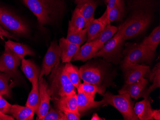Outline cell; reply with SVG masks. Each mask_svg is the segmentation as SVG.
I'll return each mask as SVG.
<instances>
[{"instance_id":"6da1fadb","label":"cell","mask_w":160,"mask_h":120,"mask_svg":"<svg viewBox=\"0 0 160 120\" xmlns=\"http://www.w3.org/2000/svg\"><path fill=\"white\" fill-rule=\"evenodd\" d=\"M22 1L42 26L49 25L59 19L66 9L65 0Z\"/></svg>"},{"instance_id":"7a4b0ae2","label":"cell","mask_w":160,"mask_h":120,"mask_svg":"<svg viewBox=\"0 0 160 120\" xmlns=\"http://www.w3.org/2000/svg\"><path fill=\"white\" fill-rule=\"evenodd\" d=\"M65 64L57 65L52 70L48 78V90L52 101L62 97L76 93L75 87L64 71Z\"/></svg>"},{"instance_id":"3957f363","label":"cell","mask_w":160,"mask_h":120,"mask_svg":"<svg viewBox=\"0 0 160 120\" xmlns=\"http://www.w3.org/2000/svg\"><path fill=\"white\" fill-rule=\"evenodd\" d=\"M152 16L149 12L141 11L128 19L118 27V31L125 41L138 36L151 24Z\"/></svg>"},{"instance_id":"277c9868","label":"cell","mask_w":160,"mask_h":120,"mask_svg":"<svg viewBox=\"0 0 160 120\" xmlns=\"http://www.w3.org/2000/svg\"><path fill=\"white\" fill-rule=\"evenodd\" d=\"M0 25L18 36L27 37L30 34L28 25L14 12L0 5Z\"/></svg>"},{"instance_id":"5b68a950","label":"cell","mask_w":160,"mask_h":120,"mask_svg":"<svg viewBox=\"0 0 160 120\" xmlns=\"http://www.w3.org/2000/svg\"><path fill=\"white\" fill-rule=\"evenodd\" d=\"M123 51L122 63L150 64L154 60L155 52L142 44L127 43Z\"/></svg>"},{"instance_id":"8992f818","label":"cell","mask_w":160,"mask_h":120,"mask_svg":"<svg viewBox=\"0 0 160 120\" xmlns=\"http://www.w3.org/2000/svg\"><path fill=\"white\" fill-rule=\"evenodd\" d=\"M103 96L106 105H110L117 109L124 120H139L134 111V102L128 94L114 95L108 91Z\"/></svg>"},{"instance_id":"52a82bcc","label":"cell","mask_w":160,"mask_h":120,"mask_svg":"<svg viewBox=\"0 0 160 120\" xmlns=\"http://www.w3.org/2000/svg\"><path fill=\"white\" fill-rule=\"evenodd\" d=\"M125 41L118 30L113 37L99 50L96 54V57L103 58L108 62L118 64L123 58V46Z\"/></svg>"},{"instance_id":"ba28073f","label":"cell","mask_w":160,"mask_h":120,"mask_svg":"<svg viewBox=\"0 0 160 120\" xmlns=\"http://www.w3.org/2000/svg\"><path fill=\"white\" fill-rule=\"evenodd\" d=\"M80 78L84 82L107 86L108 72L105 66L88 63L79 69Z\"/></svg>"},{"instance_id":"9c48e42d","label":"cell","mask_w":160,"mask_h":120,"mask_svg":"<svg viewBox=\"0 0 160 120\" xmlns=\"http://www.w3.org/2000/svg\"><path fill=\"white\" fill-rule=\"evenodd\" d=\"M61 59V50L57 42L53 41L50 43L45 55L42 63V69L40 70L38 79L50 74L52 70L60 64Z\"/></svg>"},{"instance_id":"30bf717a","label":"cell","mask_w":160,"mask_h":120,"mask_svg":"<svg viewBox=\"0 0 160 120\" xmlns=\"http://www.w3.org/2000/svg\"><path fill=\"white\" fill-rule=\"evenodd\" d=\"M121 68L126 84H131L148 77L151 72L149 66L139 64L123 63Z\"/></svg>"},{"instance_id":"8fae6325","label":"cell","mask_w":160,"mask_h":120,"mask_svg":"<svg viewBox=\"0 0 160 120\" xmlns=\"http://www.w3.org/2000/svg\"><path fill=\"white\" fill-rule=\"evenodd\" d=\"M19 59L9 48L5 46L4 51L0 56V72L15 77L18 73V68L21 63Z\"/></svg>"},{"instance_id":"7c38bea8","label":"cell","mask_w":160,"mask_h":120,"mask_svg":"<svg viewBox=\"0 0 160 120\" xmlns=\"http://www.w3.org/2000/svg\"><path fill=\"white\" fill-rule=\"evenodd\" d=\"M38 83L40 103L36 114H37V120H40L49 110L51 95L48 90V83L43 77L38 79Z\"/></svg>"},{"instance_id":"4fadbf2b","label":"cell","mask_w":160,"mask_h":120,"mask_svg":"<svg viewBox=\"0 0 160 120\" xmlns=\"http://www.w3.org/2000/svg\"><path fill=\"white\" fill-rule=\"evenodd\" d=\"M109 24L110 23L109 22L108 17L106 11L100 17L92 20L85 27L87 29L86 42H90L97 37Z\"/></svg>"},{"instance_id":"5bb4252c","label":"cell","mask_w":160,"mask_h":120,"mask_svg":"<svg viewBox=\"0 0 160 120\" xmlns=\"http://www.w3.org/2000/svg\"><path fill=\"white\" fill-rule=\"evenodd\" d=\"M148 80L144 78L131 84H126L119 90V94H127L130 97L135 100L141 97H144V93L145 88L148 85Z\"/></svg>"},{"instance_id":"9a60e30c","label":"cell","mask_w":160,"mask_h":120,"mask_svg":"<svg viewBox=\"0 0 160 120\" xmlns=\"http://www.w3.org/2000/svg\"><path fill=\"white\" fill-rule=\"evenodd\" d=\"M54 102L57 108L62 112H73L81 115L78 111L77 94L76 93L64 96Z\"/></svg>"},{"instance_id":"2e32d148","label":"cell","mask_w":160,"mask_h":120,"mask_svg":"<svg viewBox=\"0 0 160 120\" xmlns=\"http://www.w3.org/2000/svg\"><path fill=\"white\" fill-rule=\"evenodd\" d=\"M95 98L92 97L84 93L79 92L77 94V102H78V111L80 114L85 113L91 109L97 108L98 107L105 105V101L102 100L101 101H94Z\"/></svg>"},{"instance_id":"e0dca14e","label":"cell","mask_w":160,"mask_h":120,"mask_svg":"<svg viewBox=\"0 0 160 120\" xmlns=\"http://www.w3.org/2000/svg\"><path fill=\"white\" fill-rule=\"evenodd\" d=\"M99 51L94 42L92 41L86 42V43L80 46V49L75 55L72 61H81L86 62L92 58H96V54Z\"/></svg>"},{"instance_id":"ac0fdd59","label":"cell","mask_w":160,"mask_h":120,"mask_svg":"<svg viewBox=\"0 0 160 120\" xmlns=\"http://www.w3.org/2000/svg\"><path fill=\"white\" fill-rule=\"evenodd\" d=\"M59 46L61 50V59L63 63L70 62L81 46L72 43L64 37L60 39Z\"/></svg>"},{"instance_id":"d6986e66","label":"cell","mask_w":160,"mask_h":120,"mask_svg":"<svg viewBox=\"0 0 160 120\" xmlns=\"http://www.w3.org/2000/svg\"><path fill=\"white\" fill-rule=\"evenodd\" d=\"M134 111L139 120H153V109L151 106V100L148 97L144 98L143 101L137 103L134 106Z\"/></svg>"},{"instance_id":"ffe728a7","label":"cell","mask_w":160,"mask_h":120,"mask_svg":"<svg viewBox=\"0 0 160 120\" xmlns=\"http://www.w3.org/2000/svg\"><path fill=\"white\" fill-rule=\"evenodd\" d=\"M99 4V2L98 0H85L77 4L76 7L85 19L86 25L94 19V12Z\"/></svg>"},{"instance_id":"44dd1931","label":"cell","mask_w":160,"mask_h":120,"mask_svg":"<svg viewBox=\"0 0 160 120\" xmlns=\"http://www.w3.org/2000/svg\"><path fill=\"white\" fill-rule=\"evenodd\" d=\"M21 68L31 83L36 79H38L40 70L33 61L26 59L22 60Z\"/></svg>"},{"instance_id":"7402d4cb","label":"cell","mask_w":160,"mask_h":120,"mask_svg":"<svg viewBox=\"0 0 160 120\" xmlns=\"http://www.w3.org/2000/svg\"><path fill=\"white\" fill-rule=\"evenodd\" d=\"M118 30L117 27L112 26L110 24H108L98 36L92 41L94 42L97 48L100 50L108 41L113 37Z\"/></svg>"},{"instance_id":"603a6c76","label":"cell","mask_w":160,"mask_h":120,"mask_svg":"<svg viewBox=\"0 0 160 120\" xmlns=\"http://www.w3.org/2000/svg\"><path fill=\"white\" fill-rule=\"evenodd\" d=\"M10 114L18 120H33L35 112L31 108L19 105H12Z\"/></svg>"},{"instance_id":"cb8c5ba5","label":"cell","mask_w":160,"mask_h":120,"mask_svg":"<svg viewBox=\"0 0 160 120\" xmlns=\"http://www.w3.org/2000/svg\"><path fill=\"white\" fill-rule=\"evenodd\" d=\"M5 46L9 48L21 60L25 59V56L27 55H35L33 51L26 45L9 40L5 42Z\"/></svg>"},{"instance_id":"d4e9b609","label":"cell","mask_w":160,"mask_h":120,"mask_svg":"<svg viewBox=\"0 0 160 120\" xmlns=\"http://www.w3.org/2000/svg\"><path fill=\"white\" fill-rule=\"evenodd\" d=\"M38 79L32 82V88L29 94L26 106L31 108L35 113L37 112L40 105V98L38 89Z\"/></svg>"},{"instance_id":"484cf974","label":"cell","mask_w":160,"mask_h":120,"mask_svg":"<svg viewBox=\"0 0 160 120\" xmlns=\"http://www.w3.org/2000/svg\"><path fill=\"white\" fill-rule=\"evenodd\" d=\"M86 25V21L77 7L74 10L71 20L69 21L68 30L72 32H78L82 30Z\"/></svg>"},{"instance_id":"4316f807","label":"cell","mask_w":160,"mask_h":120,"mask_svg":"<svg viewBox=\"0 0 160 120\" xmlns=\"http://www.w3.org/2000/svg\"><path fill=\"white\" fill-rule=\"evenodd\" d=\"M106 87L103 85H98L96 84L83 82L80 84L77 88V92L84 93L86 94L96 97L97 94L103 96L106 92Z\"/></svg>"},{"instance_id":"83f0119b","label":"cell","mask_w":160,"mask_h":120,"mask_svg":"<svg viewBox=\"0 0 160 120\" xmlns=\"http://www.w3.org/2000/svg\"><path fill=\"white\" fill-rule=\"evenodd\" d=\"M148 78L150 79V82L152 83V85L149 87L148 89L145 90L144 93V97H149V95L156 89L160 87V63L155 65L152 71L150 72Z\"/></svg>"},{"instance_id":"f1b7e54d","label":"cell","mask_w":160,"mask_h":120,"mask_svg":"<svg viewBox=\"0 0 160 120\" xmlns=\"http://www.w3.org/2000/svg\"><path fill=\"white\" fill-rule=\"evenodd\" d=\"M125 3L124 0H117L114 7L110 11L108 14L109 23L121 21L124 17Z\"/></svg>"},{"instance_id":"f546056e","label":"cell","mask_w":160,"mask_h":120,"mask_svg":"<svg viewBox=\"0 0 160 120\" xmlns=\"http://www.w3.org/2000/svg\"><path fill=\"white\" fill-rule=\"evenodd\" d=\"M64 71L72 84L77 89L82 83L78 67L72 65L71 62L66 63Z\"/></svg>"},{"instance_id":"4dcf8cb0","label":"cell","mask_w":160,"mask_h":120,"mask_svg":"<svg viewBox=\"0 0 160 120\" xmlns=\"http://www.w3.org/2000/svg\"><path fill=\"white\" fill-rule=\"evenodd\" d=\"M160 42V26H158L153 29L149 36L145 37L142 43L155 52Z\"/></svg>"},{"instance_id":"1f68e13d","label":"cell","mask_w":160,"mask_h":120,"mask_svg":"<svg viewBox=\"0 0 160 120\" xmlns=\"http://www.w3.org/2000/svg\"><path fill=\"white\" fill-rule=\"evenodd\" d=\"M66 39L72 43L81 46L87 41V28L85 27L82 30L76 32L68 30V34Z\"/></svg>"},{"instance_id":"d6a6232c","label":"cell","mask_w":160,"mask_h":120,"mask_svg":"<svg viewBox=\"0 0 160 120\" xmlns=\"http://www.w3.org/2000/svg\"><path fill=\"white\" fill-rule=\"evenodd\" d=\"M12 77L9 74L0 72V95L9 97L11 94V85L9 81Z\"/></svg>"},{"instance_id":"836d02e7","label":"cell","mask_w":160,"mask_h":120,"mask_svg":"<svg viewBox=\"0 0 160 120\" xmlns=\"http://www.w3.org/2000/svg\"><path fill=\"white\" fill-rule=\"evenodd\" d=\"M11 106L10 103L0 95V120H15L12 116L7 115L10 113Z\"/></svg>"},{"instance_id":"e575fe53","label":"cell","mask_w":160,"mask_h":120,"mask_svg":"<svg viewBox=\"0 0 160 120\" xmlns=\"http://www.w3.org/2000/svg\"><path fill=\"white\" fill-rule=\"evenodd\" d=\"M40 120H67L66 115L59 109L50 107L47 113Z\"/></svg>"},{"instance_id":"d590c367","label":"cell","mask_w":160,"mask_h":120,"mask_svg":"<svg viewBox=\"0 0 160 120\" xmlns=\"http://www.w3.org/2000/svg\"><path fill=\"white\" fill-rule=\"evenodd\" d=\"M3 37H7L9 39H14L17 41L18 40V36L10 33L0 25V37L2 39H3Z\"/></svg>"},{"instance_id":"8d00e7d4","label":"cell","mask_w":160,"mask_h":120,"mask_svg":"<svg viewBox=\"0 0 160 120\" xmlns=\"http://www.w3.org/2000/svg\"><path fill=\"white\" fill-rule=\"evenodd\" d=\"M67 120H80L81 115L71 112H64Z\"/></svg>"},{"instance_id":"74e56055","label":"cell","mask_w":160,"mask_h":120,"mask_svg":"<svg viewBox=\"0 0 160 120\" xmlns=\"http://www.w3.org/2000/svg\"><path fill=\"white\" fill-rule=\"evenodd\" d=\"M117 1V0H108L107 10H106L108 15L110 11L114 7Z\"/></svg>"},{"instance_id":"f35d334b","label":"cell","mask_w":160,"mask_h":120,"mask_svg":"<svg viewBox=\"0 0 160 120\" xmlns=\"http://www.w3.org/2000/svg\"><path fill=\"white\" fill-rule=\"evenodd\" d=\"M152 118L154 120H160V110H153Z\"/></svg>"},{"instance_id":"ab89813d","label":"cell","mask_w":160,"mask_h":120,"mask_svg":"<svg viewBox=\"0 0 160 120\" xmlns=\"http://www.w3.org/2000/svg\"><path fill=\"white\" fill-rule=\"evenodd\" d=\"M91 120H105V119L104 118H101L100 117L98 116L97 113H94V114L92 115V117Z\"/></svg>"},{"instance_id":"60d3db41","label":"cell","mask_w":160,"mask_h":120,"mask_svg":"<svg viewBox=\"0 0 160 120\" xmlns=\"http://www.w3.org/2000/svg\"><path fill=\"white\" fill-rule=\"evenodd\" d=\"M75 1V2H76V4H78L79 3H81V2H82L84 1L85 0H74Z\"/></svg>"}]
</instances>
